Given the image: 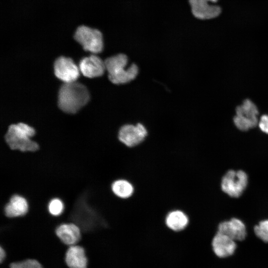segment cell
<instances>
[{"label":"cell","mask_w":268,"mask_h":268,"mask_svg":"<svg viewBox=\"0 0 268 268\" xmlns=\"http://www.w3.org/2000/svg\"><path fill=\"white\" fill-rule=\"evenodd\" d=\"M90 99L89 92L83 84L75 81L64 83L58 94V104L63 112L76 113Z\"/></svg>","instance_id":"6da1fadb"},{"label":"cell","mask_w":268,"mask_h":268,"mask_svg":"<svg viewBox=\"0 0 268 268\" xmlns=\"http://www.w3.org/2000/svg\"><path fill=\"white\" fill-rule=\"evenodd\" d=\"M35 134V130L26 124H12L8 128L5 141L11 150L33 152L39 148L38 144L31 139Z\"/></svg>","instance_id":"7a4b0ae2"},{"label":"cell","mask_w":268,"mask_h":268,"mask_svg":"<svg viewBox=\"0 0 268 268\" xmlns=\"http://www.w3.org/2000/svg\"><path fill=\"white\" fill-rule=\"evenodd\" d=\"M104 62L108 78L114 84L127 83L134 80L138 74V68L136 64H132L127 67L128 58L124 54L109 57Z\"/></svg>","instance_id":"3957f363"},{"label":"cell","mask_w":268,"mask_h":268,"mask_svg":"<svg viewBox=\"0 0 268 268\" xmlns=\"http://www.w3.org/2000/svg\"><path fill=\"white\" fill-rule=\"evenodd\" d=\"M74 38L85 51L96 54L103 50L102 34L96 29L84 25L80 26L76 30Z\"/></svg>","instance_id":"277c9868"},{"label":"cell","mask_w":268,"mask_h":268,"mask_svg":"<svg viewBox=\"0 0 268 268\" xmlns=\"http://www.w3.org/2000/svg\"><path fill=\"white\" fill-rule=\"evenodd\" d=\"M248 176L242 170H229L223 177L221 188L223 192L232 198H238L248 184Z\"/></svg>","instance_id":"5b68a950"},{"label":"cell","mask_w":268,"mask_h":268,"mask_svg":"<svg viewBox=\"0 0 268 268\" xmlns=\"http://www.w3.org/2000/svg\"><path fill=\"white\" fill-rule=\"evenodd\" d=\"M236 113L234 122L241 131H246L254 128L259 123L257 118L258 110L254 103L249 99L245 100L241 105L237 107Z\"/></svg>","instance_id":"8992f818"},{"label":"cell","mask_w":268,"mask_h":268,"mask_svg":"<svg viewBox=\"0 0 268 268\" xmlns=\"http://www.w3.org/2000/svg\"><path fill=\"white\" fill-rule=\"evenodd\" d=\"M147 135V131L140 123L136 125L127 124L119 130L118 138L125 146L133 148L141 144Z\"/></svg>","instance_id":"52a82bcc"},{"label":"cell","mask_w":268,"mask_h":268,"mask_svg":"<svg viewBox=\"0 0 268 268\" xmlns=\"http://www.w3.org/2000/svg\"><path fill=\"white\" fill-rule=\"evenodd\" d=\"M218 0H189L193 15L198 19L208 20L218 17L221 8L216 3Z\"/></svg>","instance_id":"ba28073f"},{"label":"cell","mask_w":268,"mask_h":268,"mask_svg":"<svg viewBox=\"0 0 268 268\" xmlns=\"http://www.w3.org/2000/svg\"><path fill=\"white\" fill-rule=\"evenodd\" d=\"M56 76L64 83L75 81L79 75V68L69 58L60 57L54 65Z\"/></svg>","instance_id":"9c48e42d"},{"label":"cell","mask_w":268,"mask_h":268,"mask_svg":"<svg viewBox=\"0 0 268 268\" xmlns=\"http://www.w3.org/2000/svg\"><path fill=\"white\" fill-rule=\"evenodd\" d=\"M55 231L60 240L67 246L78 244L81 238V229L75 223H61L56 226Z\"/></svg>","instance_id":"30bf717a"},{"label":"cell","mask_w":268,"mask_h":268,"mask_svg":"<svg viewBox=\"0 0 268 268\" xmlns=\"http://www.w3.org/2000/svg\"><path fill=\"white\" fill-rule=\"evenodd\" d=\"M29 209L27 199L23 195L15 194L10 196L5 204L3 212L8 218H16L26 215Z\"/></svg>","instance_id":"8fae6325"},{"label":"cell","mask_w":268,"mask_h":268,"mask_svg":"<svg viewBox=\"0 0 268 268\" xmlns=\"http://www.w3.org/2000/svg\"><path fill=\"white\" fill-rule=\"evenodd\" d=\"M79 68L81 73L88 78L101 76L106 70L104 61L94 54L82 59Z\"/></svg>","instance_id":"7c38bea8"},{"label":"cell","mask_w":268,"mask_h":268,"mask_svg":"<svg viewBox=\"0 0 268 268\" xmlns=\"http://www.w3.org/2000/svg\"><path fill=\"white\" fill-rule=\"evenodd\" d=\"M211 245L214 254L222 258L233 255L237 247L235 240L218 231L212 239Z\"/></svg>","instance_id":"4fadbf2b"},{"label":"cell","mask_w":268,"mask_h":268,"mask_svg":"<svg viewBox=\"0 0 268 268\" xmlns=\"http://www.w3.org/2000/svg\"><path fill=\"white\" fill-rule=\"evenodd\" d=\"M218 232L235 241L243 240L247 234L245 225L241 220L236 218L221 222L218 227Z\"/></svg>","instance_id":"5bb4252c"},{"label":"cell","mask_w":268,"mask_h":268,"mask_svg":"<svg viewBox=\"0 0 268 268\" xmlns=\"http://www.w3.org/2000/svg\"><path fill=\"white\" fill-rule=\"evenodd\" d=\"M68 268H87L88 259L84 248L76 244L68 246L65 256Z\"/></svg>","instance_id":"9a60e30c"},{"label":"cell","mask_w":268,"mask_h":268,"mask_svg":"<svg viewBox=\"0 0 268 268\" xmlns=\"http://www.w3.org/2000/svg\"><path fill=\"white\" fill-rule=\"evenodd\" d=\"M164 221L166 226L170 230L180 232L188 227L190 223V218L183 210L174 209L166 214Z\"/></svg>","instance_id":"2e32d148"},{"label":"cell","mask_w":268,"mask_h":268,"mask_svg":"<svg viewBox=\"0 0 268 268\" xmlns=\"http://www.w3.org/2000/svg\"><path fill=\"white\" fill-rule=\"evenodd\" d=\"M112 193L117 198L126 200L134 195L135 188L134 184L125 178H118L112 182L111 184Z\"/></svg>","instance_id":"e0dca14e"},{"label":"cell","mask_w":268,"mask_h":268,"mask_svg":"<svg viewBox=\"0 0 268 268\" xmlns=\"http://www.w3.org/2000/svg\"><path fill=\"white\" fill-rule=\"evenodd\" d=\"M65 207L63 200L57 197L50 199L47 204V210L49 213L54 217L62 214L65 210Z\"/></svg>","instance_id":"ac0fdd59"},{"label":"cell","mask_w":268,"mask_h":268,"mask_svg":"<svg viewBox=\"0 0 268 268\" xmlns=\"http://www.w3.org/2000/svg\"><path fill=\"white\" fill-rule=\"evenodd\" d=\"M9 268H43L41 264L37 260L27 259L20 261L11 263Z\"/></svg>","instance_id":"d6986e66"},{"label":"cell","mask_w":268,"mask_h":268,"mask_svg":"<svg viewBox=\"0 0 268 268\" xmlns=\"http://www.w3.org/2000/svg\"><path fill=\"white\" fill-rule=\"evenodd\" d=\"M257 236L265 242H268V219L262 220L254 227Z\"/></svg>","instance_id":"ffe728a7"},{"label":"cell","mask_w":268,"mask_h":268,"mask_svg":"<svg viewBox=\"0 0 268 268\" xmlns=\"http://www.w3.org/2000/svg\"><path fill=\"white\" fill-rule=\"evenodd\" d=\"M259 126L262 132L268 134V115L261 116L259 122Z\"/></svg>","instance_id":"44dd1931"},{"label":"cell","mask_w":268,"mask_h":268,"mask_svg":"<svg viewBox=\"0 0 268 268\" xmlns=\"http://www.w3.org/2000/svg\"><path fill=\"white\" fill-rule=\"evenodd\" d=\"M6 254L5 250L0 246V264L2 263L6 258Z\"/></svg>","instance_id":"7402d4cb"}]
</instances>
